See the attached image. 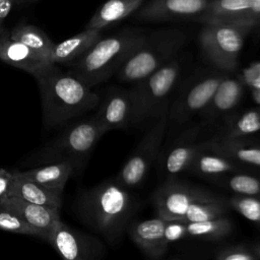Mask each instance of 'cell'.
Here are the masks:
<instances>
[{"instance_id": "6da1fadb", "label": "cell", "mask_w": 260, "mask_h": 260, "mask_svg": "<svg viewBox=\"0 0 260 260\" xmlns=\"http://www.w3.org/2000/svg\"><path fill=\"white\" fill-rule=\"evenodd\" d=\"M42 104V120L46 129L59 128L93 110L100 96L87 84L57 64L49 63L32 74Z\"/></svg>"}, {"instance_id": "7a4b0ae2", "label": "cell", "mask_w": 260, "mask_h": 260, "mask_svg": "<svg viewBox=\"0 0 260 260\" xmlns=\"http://www.w3.org/2000/svg\"><path fill=\"white\" fill-rule=\"evenodd\" d=\"M134 207L128 188L116 179L83 191L75 201V212L80 221L113 246L122 240Z\"/></svg>"}, {"instance_id": "3957f363", "label": "cell", "mask_w": 260, "mask_h": 260, "mask_svg": "<svg viewBox=\"0 0 260 260\" xmlns=\"http://www.w3.org/2000/svg\"><path fill=\"white\" fill-rule=\"evenodd\" d=\"M105 133L94 116L68 124L57 136L28 154L20 166L38 167L69 162L73 167L74 174L80 173Z\"/></svg>"}, {"instance_id": "277c9868", "label": "cell", "mask_w": 260, "mask_h": 260, "mask_svg": "<svg viewBox=\"0 0 260 260\" xmlns=\"http://www.w3.org/2000/svg\"><path fill=\"white\" fill-rule=\"evenodd\" d=\"M146 34L137 29H124L101 38L77 60L66 65L68 71L89 87L112 77L127 58L141 45Z\"/></svg>"}, {"instance_id": "5b68a950", "label": "cell", "mask_w": 260, "mask_h": 260, "mask_svg": "<svg viewBox=\"0 0 260 260\" xmlns=\"http://www.w3.org/2000/svg\"><path fill=\"white\" fill-rule=\"evenodd\" d=\"M179 60L172 59L128 89L130 125L146 129L168 113V100L180 74Z\"/></svg>"}, {"instance_id": "8992f818", "label": "cell", "mask_w": 260, "mask_h": 260, "mask_svg": "<svg viewBox=\"0 0 260 260\" xmlns=\"http://www.w3.org/2000/svg\"><path fill=\"white\" fill-rule=\"evenodd\" d=\"M184 43L185 35L179 29H161L146 35L141 45L119 68L117 78L131 84L142 80L172 60Z\"/></svg>"}, {"instance_id": "52a82bcc", "label": "cell", "mask_w": 260, "mask_h": 260, "mask_svg": "<svg viewBox=\"0 0 260 260\" xmlns=\"http://www.w3.org/2000/svg\"><path fill=\"white\" fill-rule=\"evenodd\" d=\"M248 27L226 22L204 23L199 34V44L206 59L215 67L233 71L238 66L240 52Z\"/></svg>"}, {"instance_id": "ba28073f", "label": "cell", "mask_w": 260, "mask_h": 260, "mask_svg": "<svg viewBox=\"0 0 260 260\" xmlns=\"http://www.w3.org/2000/svg\"><path fill=\"white\" fill-rule=\"evenodd\" d=\"M168 125V113L151 124L115 178L120 184L129 188L140 184L154 161L161 146Z\"/></svg>"}, {"instance_id": "9c48e42d", "label": "cell", "mask_w": 260, "mask_h": 260, "mask_svg": "<svg viewBox=\"0 0 260 260\" xmlns=\"http://www.w3.org/2000/svg\"><path fill=\"white\" fill-rule=\"evenodd\" d=\"M46 242L67 260H95L106 253V247L99 238L79 231L61 219L53 224Z\"/></svg>"}, {"instance_id": "30bf717a", "label": "cell", "mask_w": 260, "mask_h": 260, "mask_svg": "<svg viewBox=\"0 0 260 260\" xmlns=\"http://www.w3.org/2000/svg\"><path fill=\"white\" fill-rule=\"evenodd\" d=\"M212 195L198 187L170 182L157 189L153 196V202L158 217L165 220L183 221L186 212L194 202Z\"/></svg>"}, {"instance_id": "8fae6325", "label": "cell", "mask_w": 260, "mask_h": 260, "mask_svg": "<svg viewBox=\"0 0 260 260\" xmlns=\"http://www.w3.org/2000/svg\"><path fill=\"white\" fill-rule=\"evenodd\" d=\"M208 2V0H149L139 7L134 17L143 22L197 19Z\"/></svg>"}, {"instance_id": "7c38bea8", "label": "cell", "mask_w": 260, "mask_h": 260, "mask_svg": "<svg viewBox=\"0 0 260 260\" xmlns=\"http://www.w3.org/2000/svg\"><path fill=\"white\" fill-rule=\"evenodd\" d=\"M0 208L13 212L42 232L45 241H47L53 224L61 219L60 208L40 205L11 195L0 199Z\"/></svg>"}, {"instance_id": "4fadbf2b", "label": "cell", "mask_w": 260, "mask_h": 260, "mask_svg": "<svg viewBox=\"0 0 260 260\" xmlns=\"http://www.w3.org/2000/svg\"><path fill=\"white\" fill-rule=\"evenodd\" d=\"M94 115L105 132L125 129L130 125V98L128 89L111 88L100 100Z\"/></svg>"}, {"instance_id": "5bb4252c", "label": "cell", "mask_w": 260, "mask_h": 260, "mask_svg": "<svg viewBox=\"0 0 260 260\" xmlns=\"http://www.w3.org/2000/svg\"><path fill=\"white\" fill-rule=\"evenodd\" d=\"M167 220L155 217L132 223L129 235L135 245L148 257L160 258L168 250L165 229Z\"/></svg>"}, {"instance_id": "9a60e30c", "label": "cell", "mask_w": 260, "mask_h": 260, "mask_svg": "<svg viewBox=\"0 0 260 260\" xmlns=\"http://www.w3.org/2000/svg\"><path fill=\"white\" fill-rule=\"evenodd\" d=\"M0 60L31 75L51 63L48 58L26 45L11 39L9 30L6 28L0 36Z\"/></svg>"}, {"instance_id": "2e32d148", "label": "cell", "mask_w": 260, "mask_h": 260, "mask_svg": "<svg viewBox=\"0 0 260 260\" xmlns=\"http://www.w3.org/2000/svg\"><path fill=\"white\" fill-rule=\"evenodd\" d=\"M102 38V30L85 28L58 44H55L49 56L53 64L68 65L81 57L90 47Z\"/></svg>"}, {"instance_id": "e0dca14e", "label": "cell", "mask_w": 260, "mask_h": 260, "mask_svg": "<svg viewBox=\"0 0 260 260\" xmlns=\"http://www.w3.org/2000/svg\"><path fill=\"white\" fill-rule=\"evenodd\" d=\"M249 6L250 0H210L196 20L203 23L226 22L246 26Z\"/></svg>"}, {"instance_id": "ac0fdd59", "label": "cell", "mask_w": 260, "mask_h": 260, "mask_svg": "<svg viewBox=\"0 0 260 260\" xmlns=\"http://www.w3.org/2000/svg\"><path fill=\"white\" fill-rule=\"evenodd\" d=\"M13 173L18 177L63 192L67 181L74 175V170L69 162H54L23 171H13Z\"/></svg>"}, {"instance_id": "d6986e66", "label": "cell", "mask_w": 260, "mask_h": 260, "mask_svg": "<svg viewBox=\"0 0 260 260\" xmlns=\"http://www.w3.org/2000/svg\"><path fill=\"white\" fill-rule=\"evenodd\" d=\"M9 195L49 207L61 208L62 206L63 192L50 189L36 182L18 177L14 173L8 196Z\"/></svg>"}, {"instance_id": "ffe728a7", "label": "cell", "mask_w": 260, "mask_h": 260, "mask_svg": "<svg viewBox=\"0 0 260 260\" xmlns=\"http://www.w3.org/2000/svg\"><path fill=\"white\" fill-rule=\"evenodd\" d=\"M208 149L219 153L238 164L260 168V145L242 141L241 138H216L210 139Z\"/></svg>"}, {"instance_id": "44dd1931", "label": "cell", "mask_w": 260, "mask_h": 260, "mask_svg": "<svg viewBox=\"0 0 260 260\" xmlns=\"http://www.w3.org/2000/svg\"><path fill=\"white\" fill-rule=\"evenodd\" d=\"M145 0H107L91 16L85 28H103L134 14Z\"/></svg>"}, {"instance_id": "7402d4cb", "label": "cell", "mask_w": 260, "mask_h": 260, "mask_svg": "<svg viewBox=\"0 0 260 260\" xmlns=\"http://www.w3.org/2000/svg\"><path fill=\"white\" fill-rule=\"evenodd\" d=\"M222 78L221 75H211L195 83L179 106L180 117H189L191 114L205 111Z\"/></svg>"}, {"instance_id": "603a6c76", "label": "cell", "mask_w": 260, "mask_h": 260, "mask_svg": "<svg viewBox=\"0 0 260 260\" xmlns=\"http://www.w3.org/2000/svg\"><path fill=\"white\" fill-rule=\"evenodd\" d=\"M244 87L236 78H222L206 108L209 117L214 118L231 112L240 103Z\"/></svg>"}, {"instance_id": "cb8c5ba5", "label": "cell", "mask_w": 260, "mask_h": 260, "mask_svg": "<svg viewBox=\"0 0 260 260\" xmlns=\"http://www.w3.org/2000/svg\"><path fill=\"white\" fill-rule=\"evenodd\" d=\"M238 162L219 153L204 149L199 152L188 170L205 176H220L239 171Z\"/></svg>"}, {"instance_id": "d4e9b609", "label": "cell", "mask_w": 260, "mask_h": 260, "mask_svg": "<svg viewBox=\"0 0 260 260\" xmlns=\"http://www.w3.org/2000/svg\"><path fill=\"white\" fill-rule=\"evenodd\" d=\"M208 142L209 140L200 142L184 140L182 143L175 145L169 152L165 162L167 173L174 176L188 170L195 156L202 150L208 148Z\"/></svg>"}, {"instance_id": "484cf974", "label": "cell", "mask_w": 260, "mask_h": 260, "mask_svg": "<svg viewBox=\"0 0 260 260\" xmlns=\"http://www.w3.org/2000/svg\"><path fill=\"white\" fill-rule=\"evenodd\" d=\"M9 34L11 39L26 45L34 51L49 59L55 44L40 27L32 24L21 23L9 30Z\"/></svg>"}, {"instance_id": "4316f807", "label": "cell", "mask_w": 260, "mask_h": 260, "mask_svg": "<svg viewBox=\"0 0 260 260\" xmlns=\"http://www.w3.org/2000/svg\"><path fill=\"white\" fill-rule=\"evenodd\" d=\"M260 131V107L231 119L216 138H243Z\"/></svg>"}, {"instance_id": "83f0119b", "label": "cell", "mask_w": 260, "mask_h": 260, "mask_svg": "<svg viewBox=\"0 0 260 260\" xmlns=\"http://www.w3.org/2000/svg\"><path fill=\"white\" fill-rule=\"evenodd\" d=\"M232 230L233 223L224 215L202 221L186 222L187 237L197 239L219 240L228 237Z\"/></svg>"}, {"instance_id": "f1b7e54d", "label": "cell", "mask_w": 260, "mask_h": 260, "mask_svg": "<svg viewBox=\"0 0 260 260\" xmlns=\"http://www.w3.org/2000/svg\"><path fill=\"white\" fill-rule=\"evenodd\" d=\"M228 211V203L216 196L201 199L194 202L186 212L183 221L193 222L202 221L225 215Z\"/></svg>"}, {"instance_id": "f546056e", "label": "cell", "mask_w": 260, "mask_h": 260, "mask_svg": "<svg viewBox=\"0 0 260 260\" xmlns=\"http://www.w3.org/2000/svg\"><path fill=\"white\" fill-rule=\"evenodd\" d=\"M0 231L37 237L45 241V237L42 232L27 223L18 215L3 208H0Z\"/></svg>"}, {"instance_id": "4dcf8cb0", "label": "cell", "mask_w": 260, "mask_h": 260, "mask_svg": "<svg viewBox=\"0 0 260 260\" xmlns=\"http://www.w3.org/2000/svg\"><path fill=\"white\" fill-rule=\"evenodd\" d=\"M229 203L244 217L260 224V198L237 194L230 199Z\"/></svg>"}, {"instance_id": "1f68e13d", "label": "cell", "mask_w": 260, "mask_h": 260, "mask_svg": "<svg viewBox=\"0 0 260 260\" xmlns=\"http://www.w3.org/2000/svg\"><path fill=\"white\" fill-rule=\"evenodd\" d=\"M228 186L232 191H234L238 195H260L259 179L247 174H237L230 177L228 179Z\"/></svg>"}, {"instance_id": "d6a6232c", "label": "cell", "mask_w": 260, "mask_h": 260, "mask_svg": "<svg viewBox=\"0 0 260 260\" xmlns=\"http://www.w3.org/2000/svg\"><path fill=\"white\" fill-rule=\"evenodd\" d=\"M218 260H257V255L251 248L244 245L230 246L221 249L215 255Z\"/></svg>"}, {"instance_id": "836d02e7", "label": "cell", "mask_w": 260, "mask_h": 260, "mask_svg": "<svg viewBox=\"0 0 260 260\" xmlns=\"http://www.w3.org/2000/svg\"><path fill=\"white\" fill-rule=\"evenodd\" d=\"M165 236L169 244L187 237L186 222L180 220H167Z\"/></svg>"}, {"instance_id": "e575fe53", "label": "cell", "mask_w": 260, "mask_h": 260, "mask_svg": "<svg viewBox=\"0 0 260 260\" xmlns=\"http://www.w3.org/2000/svg\"><path fill=\"white\" fill-rule=\"evenodd\" d=\"M245 25L251 30L260 26V0H250L249 11L245 19Z\"/></svg>"}, {"instance_id": "d590c367", "label": "cell", "mask_w": 260, "mask_h": 260, "mask_svg": "<svg viewBox=\"0 0 260 260\" xmlns=\"http://www.w3.org/2000/svg\"><path fill=\"white\" fill-rule=\"evenodd\" d=\"M13 180V172L0 168V199L8 196Z\"/></svg>"}, {"instance_id": "8d00e7d4", "label": "cell", "mask_w": 260, "mask_h": 260, "mask_svg": "<svg viewBox=\"0 0 260 260\" xmlns=\"http://www.w3.org/2000/svg\"><path fill=\"white\" fill-rule=\"evenodd\" d=\"M244 77L254 89H260V64H255L245 70Z\"/></svg>"}, {"instance_id": "74e56055", "label": "cell", "mask_w": 260, "mask_h": 260, "mask_svg": "<svg viewBox=\"0 0 260 260\" xmlns=\"http://www.w3.org/2000/svg\"><path fill=\"white\" fill-rule=\"evenodd\" d=\"M14 4L13 0H0V36L5 30L4 21L9 15Z\"/></svg>"}, {"instance_id": "f35d334b", "label": "cell", "mask_w": 260, "mask_h": 260, "mask_svg": "<svg viewBox=\"0 0 260 260\" xmlns=\"http://www.w3.org/2000/svg\"><path fill=\"white\" fill-rule=\"evenodd\" d=\"M253 95L255 101L260 105V89H254L253 90Z\"/></svg>"}, {"instance_id": "ab89813d", "label": "cell", "mask_w": 260, "mask_h": 260, "mask_svg": "<svg viewBox=\"0 0 260 260\" xmlns=\"http://www.w3.org/2000/svg\"><path fill=\"white\" fill-rule=\"evenodd\" d=\"M251 249H252V250H253V252L257 255L258 259H260V244H259V245H255V246H253Z\"/></svg>"}, {"instance_id": "60d3db41", "label": "cell", "mask_w": 260, "mask_h": 260, "mask_svg": "<svg viewBox=\"0 0 260 260\" xmlns=\"http://www.w3.org/2000/svg\"><path fill=\"white\" fill-rule=\"evenodd\" d=\"M13 1L15 4H25V3H30L37 0H13Z\"/></svg>"}, {"instance_id": "b9f144b4", "label": "cell", "mask_w": 260, "mask_h": 260, "mask_svg": "<svg viewBox=\"0 0 260 260\" xmlns=\"http://www.w3.org/2000/svg\"><path fill=\"white\" fill-rule=\"evenodd\" d=\"M208 1H210V0H208Z\"/></svg>"}]
</instances>
